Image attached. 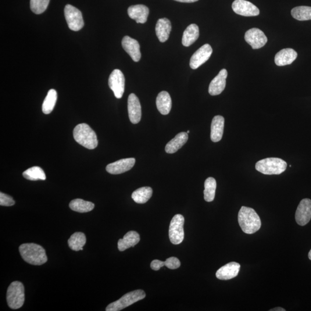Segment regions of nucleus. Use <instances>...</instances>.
I'll use <instances>...</instances> for the list:
<instances>
[{
  "mask_svg": "<svg viewBox=\"0 0 311 311\" xmlns=\"http://www.w3.org/2000/svg\"><path fill=\"white\" fill-rule=\"evenodd\" d=\"M238 222L243 232L253 234L259 231L261 221L254 209L242 206L238 213Z\"/></svg>",
  "mask_w": 311,
  "mask_h": 311,
  "instance_id": "1",
  "label": "nucleus"
},
{
  "mask_svg": "<svg viewBox=\"0 0 311 311\" xmlns=\"http://www.w3.org/2000/svg\"><path fill=\"white\" fill-rule=\"evenodd\" d=\"M20 255L28 263L42 265L48 261L45 249L35 243H25L19 247Z\"/></svg>",
  "mask_w": 311,
  "mask_h": 311,
  "instance_id": "2",
  "label": "nucleus"
},
{
  "mask_svg": "<svg viewBox=\"0 0 311 311\" xmlns=\"http://www.w3.org/2000/svg\"><path fill=\"white\" fill-rule=\"evenodd\" d=\"M73 137L78 144L88 149H94L98 145L97 135L86 124H80L75 127Z\"/></svg>",
  "mask_w": 311,
  "mask_h": 311,
  "instance_id": "3",
  "label": "nucleus"
},
{
  "mask_svg": "<svg viewBox=\"0 0 311 311\" xmlns=\"http://www.w3.org/2000/svg\"><path fill=\"white\" fill-rule=\"evenodd\" d=\"M287 163L277 157L260 160L256 163L255 169L264 175H280L287 169Z\"/></svg>",
  "mask_w": 311,
  "mask_h": 311,
  "instance_id": "4",
  "label": "nucleus"
},
{
  "mask_svg": "<svg viewBox=\"0 0 311 311\" xmlns=\"http://www.w3.org/2000/svg\"><path fill=\"white\" fill-rule=\"evenodd\" d=\"M25 293L24 285L19 281H14L9 286L6 293V301L9 308L19 309L24 305Z\"/></svg>",
  "mask_w": 311,
  "mask_h": 311,
  "instance_id": "5",
  "label": "nucleus"
},
{
  "mask_svg": "<svg viewBox=\"0 0 311 311\" xmlns=\"http://www.w3.org/2000/svg\"><path fill=\"white\" fill-rule=\"evenodd\" d=\"M146 294L144 291L139 290L134 291L127 293L126 295L122 297L117 301L114 302L107 307L106 311H119L126 308V307L133 305L139 300L144 299Z\"/></svg>",
  "mask_w": 311,
  "mask_h": 311,
  "instance_id": "6",
  "label": "nucleus"
},
{
  "mask_svg": "<svg viewBox=\"0 0 311 311\" xmlns=\"http://www.w3.org/2000/svg\"><path fill=\"white\" fill-rule=\"evenodd\" d=\"M185 218L181 214H176L171 220L169 228V238L173 245H180L184 239V225Z\"/></svg>",
  "mask_w": 311,
  "mask_h": 311,
  "instance_id": "7",
  "label": "nucleus"
},
{
  "mask_svg": "<svg viewBox=\"0 0 311 311\" xmlns=\"http://www.w3.org/2000/svg\"><path fill=\"white\" fill-rule=\"evenodd\" d=\"M64 14L67 25L71 30L78 31L84 26L83 15L79 9L71 5H66Z\"/></svg>",
  "mask_w": 311,
  "mask_h": 311,
  "instance_id": "8",
  "label": "nucleus"
},
{
  "mask_svg": "<svg viewBox=\"0 0 311 311\" xmlns=\"http://www.w3.org/2000/svg\"><path fill=\"white\" fill-rule=\"evenodd\" d=\"M124 84L125 79L123 73L119 69L114 70L109 78V85L117 99L123 97Z\"/></svg>",
  "mask_w": 311,
  "mask_h": 311,
  "instance_id": "9",
  "label": "nucleus"
},
{
  "mask_svg": "<svg viewBox=\"0 0 311 311\" xmlns=\"http://www.w3.org/2000/svg\"><path fill=\"white\" fill-rule=\"evenodd\" d=\"M245 39L247 43L253 49H259L263 47L267 42V38L262 31L258 28H253L246 32Z\"/></svg>",
  "mask_w": 311,
  "mask_h": 311,
  "instance_id": "10",
  "label": "nucleus"
},
{
  "mask_svg": "<svg viewBox=\"0 0 311 311\" xmlns=\"http://www.w3.org/2000/svg\"><path fill=\"white\" fill-rule=\"evenodd\" d=\"M232 8L236 13L243 16H256L260 13L258 7L246 0H235Z\"/></svg>",
  "mask_w": 311,
  "mask_h": 311,
  "instance_id": "11",
  "label": "nucleus"
},
{
  "mask_svg": "<svg viewBox=\"0 0 311 311\" xmlns=\"http://www.w3.org/2000/svg\"><path fill=\"white\" fill-rule=\"evenodd\" d=\"M295 219L300 226H305L311 219V200L305 198L300 202L296 210Z\"/></svg>",
  "mask_w": 311,
  "mask_h": 311,
  "instance_id": "12",
  "label": "nucleus"
},
{
  "mask_svg": "<svg viewBox=\"0 0 311 311\" xmlns=\"http://www.w3.org/2000/svg\"><path fill=\"white\" fill-rule=\"evenodd\" d=\"M213 53V49L209 44L203 45L191 57L190 66L192 69L198 68L202 64L210 59Z\"/></svg>",
  "mask_w": 311,
  "mask_h": 311,
  "instance_id": "13",
  "label": "nucleus"
},
{
  "mask_svg": "<svg viewBox=\"0 0 311 311\" xmlns=\"http://www.w3.org/2000/svg\"><path fill=\"white\" fill-rule=\"evenodd\" d=\"M127 108L131 123L133 124L139 123L142 116L141 106L137 96L134 94L128 96Z\"/></svg>",
  "mask_w": 311,
  "mask_h": 311,
  "instance_id": "14",
  "label": "nucleus"
},
{
  "mask_svg": "<svg viewBox=\"0 0 311 311\" xmlns=\"http://www.w3.org/2000/svg\"><path fill=\"white\" fill-rule=\"evenodd\" d=\"M135 163L134 158L124 159L108 164L106 171L111 174L117 175L127 172L133 167Z\"/></svg>",
  "mask_w": 311,
  "mask_h": 311,
  "instance_id": "15",
  "label": "nucleus"
},
{
  "mask_svg": "<svg viewBox=\"0 0 311 311\" xmlns=\"http://www.w3.org/2000/svg\"><path fill=\"white\" fill-rule=\"evenodd\" d=\"M122 46L134 62H137L140 60L141 57L140 46L137 40L128 36H125L122 41Z\"/></svg>",
  "mask_w": 311,
  "mask_h": 311,
  "instance_id": "16",
  "label": "nucleus"
},
{
  "mask_svg": "<svg viewBox=\"0 0 311 311\" xmlns=\"http://www.w3.org/2000/svg\"><path fill=\"white\" fill-rule=\"evenodd\" d=\"M228 76L227 70L225 69L221 70L219 73L210 82L209 87V93L210 95H219L224 90L226 86V79Z\"/></svg>",
  "mask_w": 311,
  "mask_h": 311,
  "instance_id": "17",
  "label": "nucleus"
},
{
  "mask_svg": "<svg viewBox=\"0 0 311 311\" xmlns=\"http://www.w3.org/2000/svg\"><path fill=\"white\" fill-rule=\"evenodd\" d=\"M240 269V264L232 262L225 264L218 270L216 276L221 280H231L238 276Z\"/></svg>",
  "mask_w": 311,
  "mask_h": 311,
  "instance_id": "18",
  "label": "nucleus"
},
{
  "mask_svg": "<svg viewBox=\"0 0 311 311\" xmlns=\"http://www.w3.org/2000/svg\"><path fill=\"white\" fill-rule=\"evenodd\" d=\"M127 13L131 19L134 20L137 23L144 24L147 21L149 9L144 5H132L128 8Z\"/></svg>",
  "mask_w": 311,
  "mask_h": 311,
  "instance_id": "19",
  "label": "nucleus"
},
{
  "mask_svg": "<svg viewBox=\"0 0 311 311\" xmlns=\"http://www.w3.org/2000/svg\"><path fill=\"white\" fill-rule=\"evenodd\" d=\"M298 57V53L295 50L288 48L281 50L275 56L274 62L278 66L290 65Z\"/></svg>",
  "mask_w": 311,
  "mask_h": 311,
  "instance_id": "20",
  "label": "nucleus"
},
{
  "mask_svg": "<svg viewBox=\"0 0 311 311\" xmlns=\"http://www.w3.org/2000/svg\"><path fill=\"white\" fill-rule=\"evenodd\" d=\"M224 118L217 116L213 118L211 124L210 138L214 142H219L222 139L224 128Z\"/></svg>",
  "mask_w": 311,
  "mask_h": 311,
  "instance_id": "21",
  "label": "nucleus"
},
{
  "mask_svg": "<svg viewBox=\"0 0 311 311\" xmlns=\"http://www.w3.org/2000/svg\"><path fill=\"white\" fill-rule=\"evenodd\" d=\"M171 23L167 18H162L157 21L156 26V33L160 42H165L169 38L171 31Z\"/></svg>",
  "mask_w": 311,
  "mask_h": 311,
  "instance_id": "22",
  "label": "nucleus"
},
{
  "mask_svg": "<svg viewBox=\"0 0 311 311\" xmlns=\"http://www.w3.org/2000/svg\"><path fill=\"white\" fill-rule=\"evenodd\" d=\"M156 106L162 115H167L172 108V100L169 93L162 91L159 93L156 98Z\"/></svg>",
  "mask_w": 311,
  "mask_h": 311,
  "instance_id": "23",
  "label": "nucleus"
},
{
  "mask_svg": "<svg viewBox=\"0 0 311 311\" xmlns=\"http://www.w3.org/2000/svg\"><path fill=\"white\" fill-rule=\"evenodd\" d=\"M188 133L181 132L178 134L173 139L167 143L165 151L169 154H173L180 149L188 140Z\"/></svg>",
  "mask_w": 311,
  "mask_h": 311,
  "instance_id": "24",
  "label": "nucleus"
},
{
  "mask_svg": "<svg viewBox=\"0 0 311 311\" xmlns=\"http://www.w3.org/2000/svg\"><path fill=\"white\" fill-rule=\"evenodd\" d=\"M140 241L139 235L135 231H129L124 236L123 239L118 242V248L120 251H124L128 249L137 245Z\"/></svg>",
  "mask_w": 311,
  "mask_h": 311,
  "instance_id": "25",
  "label": "nucleus"
},
{
  "mask_svg": "<svg viewBox=\"0 0 311 311\" xmlns=\"http://www.w3.org/2000/svg\"><path fill=\"white\" fill-rule=\"evenodd\" d=\"M199 35V27L197 25L190 24L184 31L182 37V44L186 47H188L197 40Z\"/></svg>",
  "mask_w": 311,
  "mask_h": 311,
  "instance_id": "26",
  "label": "nucleus"
},
{
  "mask_svg": "<svg viewBox=\"0 0 311 311\" xmlns=\"http://www.w3.org/2000/svg\"><path fill=\"white\" fill-rule=\"evenodd\" d=\"M152 194L153 190L151 187H143L135 190L131 195V198L135 202L142 204L149 201Z\"/></svg>",
  "mask_w": 311,
  "mask_h": 311,
  "instance_id": "27",
  "label": "nucleus"
},
{
  "mask_svg": "<svg viewBox=\"0 0 311 311\" xmlns=\"http://www.w3.org/2000/svg\"><path fill=\"white\" fill-rule=\"evenodd\" d=\"M70 208L78 213H87L94 209L95 205L91 202L81 199H75L69 203Z\"/></svg>",
  "mask_w": 311,
  "mask_h": 311,
  "instance_id": "28",
  "label": "nucleus"
},
{
  "mask_svg": "<svg viewBox=\"0 0 311 311\" xmlns=\"http://www.w3.org/2000/svg\"><path fill=\"white\" fill-rule=\"evenodd\" d=\"M86 241V237L84 234L82 232H76L71 236L67 242L70 249L78 251L83 250V247Z\"/></svg>",
  "mask_w": 311,
  "mask_h": 311,
  "instance_id": "29",
  "label": "nucleus"
},
{
  "mask_svg": "<svg viewBox=\"0 0 311 311\" xmlns=\"http://www.w3.org/2000/svg\"><path fill=\"white\" fill-rule=\"evenodd\" d=\"M57 100V92L55 89L50 90L42 105V112L45 114H49L55 108Z\"/></svg>",
  "mask_w": 311,
  "mask_h": 311,
  "instance_id": "30",
  "label": "nucleus"
},
{
  "mask_svg": "<svg viewBox=\"0 0 311 311\" xmlns=\"http://www.w3.org/2000/svg\"><path fill=\"white\" fill-rule=\"evenodd\" d=\"M205 190L203 191L204 199L206 202H212L215 197L217 187L216 181L212 177L206 179L205 182Z\"/></svg>",
  "mask_w": 311,
  "mask_h": 311,
  "instance_id": "31",
  "label": "nucleus"
},
{
  "mask_svg": "<svg viewBox=\"0 0 311 311\" xmlns=\"http://www.w3.org/2000/svg\"><path fill=\"white\" fill-rule=\"evenodd\" d=\"M23 176L26 180L33 181H45L46 178L44 170L38 166L30 168V169L25 171L23 173Z\"/></svg>",
  "mask_w": 311,
  "mask_h": 311,
  "instance_id": "32",
  "label": "nucleus"
},
{
  "mask_svg": "<svg viewBox=\"0 0 311 311\" xmlns=\"http://www.w3.org/2000/svg\"><path fill=\"white\" fill-rule=\"evenodd\" d=\"M291 15L295 19L299 21L311 20V7L307 6L295 7L292 9Z\"/></svg>",
  "mask_w": 311,
  "mask_h": 311,
  "instance_id": "33",
  "label": "nucleus"
},
{
  "mask_svg": "<svg viewBox=\"0 0 311 311\" xmlns=\"http://www.w3.org/2000/svg\"><path fill=\"white\" fill-rule=\"evenodd\" d=\"M50 0H30V8L34 13L39 15L48 8Z\"/></svg>",
  "mask_w": 311,
  "mask_h": 311,
  "instance_id": "34",
  "label": "nucleus"
},
{
  "mask_svg": "<svg viewBox=\"0 0 311 311\" xmlns=\"http://www.w3.org/2000/svg\"><path fill=\"white\" fill-rule=\"evenodd\" d=\"M15 201L11 196L0 192V205L3 206H11L15 205Z\"/></svg>",
  "mask_w": 311,
  "mask_h": 311,
  "instance_id": "35",
  "label": "nucleus"
},
{
  "mask_svg": "<svg viewBox=\"0 0 311 311\" xmlns=\"http://www.w3.org/2000/svg\"><path fill=\"white\" fill-rule=\"evenodd\" d=\"M165 266L170 269H177L181 266V262L176 257H170L165 262Z\"/></svg>",
  "mask_w": 311,
  "mask_h": 311,
  "instance_id": "36",
  "label": "nucleus"
},
{
  "mask_svg": "<svg viewBox=\"0 0 311 311\" xmlns=\"http://www.w3.org/2000/svg\"><path fill=\"white\" fill-rule=\"evenodd\" d=\"M164 266H165L164 262L158 259L153 260L151 263V269L155 271L160 270V268Z\"/></svg>",
  "mask_w": 311,
  "mask_h": 311,
  "instance_id": "37",
  "label": "nucleus"
},
{
  "mask_svg": "<svg viewBox=\"0 0 311 311\" xmlns=\"http://www.w3.org/2000/svg\"><path fill=\"white\" fill-rule=\"evenodd\" d=\"M175 1L180 2L191 3L198 1V0H175Z\"/></svg>",
  "mask_w": 311,
  "mask_h": 311,
  "instance_id": "38",
  "label": "nucleus"
},
{
  "mask_svg": "<svg viewBox=\"0 0 311 311\" xmlns=\"http://www.w3.org/2000/svg\"><path fill=\"white\" fill-rule=\"evenodd\" d=\"M286 311L283 308H281V307H276V308L270 310V311Z\"/></svg>",
  "mask_w": 311,
  "mask_h": 311,
  "instance_id": "39",
  "label": "nucleus"
},
{
  "mask_svg": "<svg viewBox=\"0 0 311 311\" xmlns=\"http://www.w3.org/2000/svg\"><path fill=\"white\" fill-rule=\"evenodd\" d=\"M309 258L310 260H311V249L310 250V251L309 253Z\"/></svg>",
  "mask_w": 311,
  "mask_h": 311,
  "instance_id": "40",
  "label": "nucleus"
},
{
  "mask_svg": "<svg viewBox=\"0 0 311 311\" xmlns=\"http://www.w3.org/2000/svg\"><path fill=\"white\" fill-rule=\"evenodd\" d=\"M187 133H190V130H188V131H187Z\"/></svg>",
  "mask_w": 311,
  "mask_h": 311,
  "instance_id": "41",
  "label": "nucleus"
}]
</instances>
